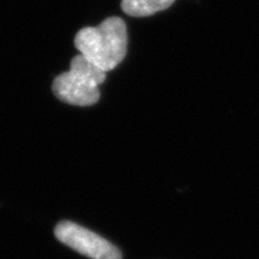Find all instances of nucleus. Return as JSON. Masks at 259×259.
I'll return each instance as SVG.
<instances>
[{
    "mask_svg": "<svg viewBox=\"0 0 259 259\" xmlns=\"http://www.w3.org/2000/svg\"><path fill=\"white\" fill-rule=\"evenodd\" d=\"M105 80V71L89 63L82 54H78L71 60L70 70L56 77L52 89L60 101L73 106L87 107L95 105L99 101V87Z\"/></svg>",
    "mask_w": 259,
    "mask_h": 259,
    "instance_id": "f03ea898",
    "label": "nucleus"
},
{
    "mask_svg": "<svg viewBox=\"0 0 259 259\" xmlns=\"http://www.w3.org/2000/svg\"><path fill=\"white\" fill-rule=\"evenodd\" d=\"M74 46L89 63L107 73L124 60L127 52L125 22L109 17L97 27L80 29L74 36Z\"/></svg>",
    "mask_w": 259,
    "mask_h": 259,
    "instance_id": "f257e3e1",
    "label": "nucleus"
},
{
    "mask_svg": "<svg viewBox=\"0 0 259 259\" xmlns=\"http://www.w3.org/2000/svg\"><path fill=\"white\" fill-rule=\"evenodd\" d=\"M54 235L60 242L92 259H121L118 247L89 229L71 221L58 223Z\"/></svg>",
    "mask_w": 259,
    "mask_h": 259,
    "instance_id": "7ed1b4c3",
    "label": "nucleus"
},
{
    "mask_svg": "<svg viewBox=\"0 0 259 259\" xmlns=\"http://www.w3.org/2000/svg\"><path fill=\"white\" fill-rule=\"evenodd\" d=\"M174 2L176 0H122L121 9L132 17H148L168 9Z\"/></svg>",
    "mask_w": 259,
    "mask_h": 259,
    "instance_id": "20e7f679",
    "label": "nucleus"
}]
</instances>
